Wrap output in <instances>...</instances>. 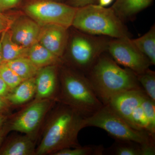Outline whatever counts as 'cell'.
<instances>
[{"label": "cell", "mask_w": 155, "mask_h": 155, "mask_svg": "<svg viewBox=\"0 0 155 155\" xmlns=\"http://www.w3.org/2000/svg\"><path fill=\"white\" fill-rule=\"evenodd\" d=\"M57 103L50 110L35 155H53L60 150L81 146L78 135L86 127V118L64 103Z\"/></svg>", "instance_id": "obj_1"}, {"label": "cell", "mask_w": 155, "mask_h": 155, "mask_svg": "<svg viewBox=\"0 0 155 155\" xmlns=\"http://www.w3.org/2000/svg\"><path fill=\"white\" fill-rule=\"evenodd\" d=\"M106 53L99 57L86 75L104 105L121 93L143 89L135 73L128 68L120 67Z\"/></svg>", "instance_id": "obj_2"}, {"label": "cell", "mask_w": 155, "mask_h": 155, "mask_svg": "<svg viewBox=\"0 0 155 155\" xmlns=\"http://www.w3.org/2000/svg\"><path fill=\"white\" fill-rule=\"evenodd\" d=\"M59 66L60 89L57 101L69 106L85 118L104 106L86 75L69 66Z\"/></svg>", "instance_id": "obj_3"}, {"label": "cell", "mask_w": 155, "mask_h": 155, "mask_svg": "<svg viewBox=\"0 0 155 155\" xmlns=\"http://www.w3.org/2000/svg\"><path fill=\"white\" fill-rule=\"evenodd\" d=\"M75 29L89 34L113 38L131 37L123 21L110 7L98 5L78 8L72 22Z\"/></svg>", "instance_id": "obj_4"}, {"label": "cell", "mask_w": 155, "mask_h": 155, "mask_svg": "<svg viewBox=\"0 0 155 155\" xmlns=\"http://www.w3.org/2000/svg\"><path fill=\"white\" fill-rule=\"evenodd\" d=\"M68 40L66 61L69 67L85 75L102 54L107 52L111 38L89 34L77 30ZM65 50V51H66Z\"/></svg>", "instance_id": "obj_5"}, {"label": "cell", "mask_w": 155, "mask_h": 155, "mask_svg": "<svg viewBox=\"0 0 155 155\" xmlns=\"http://www.w3.org/2000/svg\"><path fill=\"white\" fill-rule=\"evenodd\" d=\"M85 125L86 127L101 128L115 140H132L155 144V137L146 131L133 128L107 105H104L95 114L86 118Z\"/></svg>", "instance_id": "obj_6"}, {"label": "cell", "mask_w": 155, "mask_h": 155, "mask_svg": "<svg viewBox=\"0 0 155 155\" xmlns=\"http://www.w3.org/2000/svg\"><path fill=\"white\" fill-rule=\"evenodd\" d=\"M78 8L56 0H26L23 11L41 26L50 24L72 27Z\"/></svg>", "instance_id": "obj_7"}, {"label": "cell", "mask_w": 155, "mask_h": 155, "mask_svg": "<svg viewBox=\"0 0 155 155\" xmlns=\"http://www.w3.org/2000/svg\"><path fill=\"white\" fill-rule=\"evenodd\" d=\"M55 100H35L6 122L9 131L21 132L35 139L46 116L55 104Z\"/></svg>", "instance_id": "obj_8"}, {"label": "cell", "mask_w": 155, "mask_h": 155, "mask_svg": "<svg viewBox=\"0 0 155 155\" xmlns=\"http://www.w3.org/2000/svg\"><path fill=\"white\" fill-rule=\"evenodd\" d=\"M107 52L116 63L136 74L143 72L152 65L146 56L132 42L130 38H111Z\"/></svg>", "instance_id": "obj_9"}, {"label": "cell", "mask_w": 155, "mask_h": 155, "mask_svg": "<svg viewBox=\"0 0 155 155\" xmlns=\"http://www.w3.org/2000/svg\"><path fill=\"white\" fill-rule=\"evenodd\" d=\"M60 65H51L39 69L35 77L36 89L35 99H51L57 101L60 89Z\"/></svg>", "instance_id": "obj_10"}, {"label": "cell", "mask_w": 155, "mask_h": 155, "mask_svg": "<svg viewBox=\"0 0 155 155\" xmlns=\"http://www.w3.org/2000/svg\"><path fill=\"white\" fill-rule=\"evenodd\" d=\"M68 29L54 24L41 26L38 42L61 59L68 44Z\"/></svg>", "instance_id": "obj_11"}, {"label": "cell", "mask_w": 155, "mask_h": 155, "mask_svg": "<svg viewBox=\"0 0 155 155\" xmlns=\"http://www.w3.org/2000/svg\"><path fill=\"white\" fill-rule=\"evenodd\" d=\"M41 26L26 16L16 17L10 28L11 38L17 44L29 48L38 42Z\"/></svg>", "instance_id": "obj_12"}, {"label": "cell", "mask_w": 155, "mask_h": 155, "mask_svg": "<svg viewBox=\"0 0 155 155\" xmlns=\"http://www.w3.org/2000/svg\"><path fill=\"white\" fill-rule=\"evenodd\" d=\"M144 93L143 89L123 92L112 98L106 105L112 108L130 125L131 115L141 104Z\"/></svg>", "instance_id": "obj_13"}, {"label": "cell", "mask_w": 155, "mask_h": 155, "mask_svg": "<svg viewBox=\"0 0 155 155\" xmlns=\"http://www.w3.org/2000/svg\"><path fill=\"white\" fill-rule=\"evenodd\" d=\"M155 155V144H145L132 140H116L103 155Z\"/></svg>", "instance_id": "obj_14"}, {"label": "cell", "mask_w": 155, "mask_h": 155, "mask_svg": "<svg viewBox=\"0 0 155 155\" xmlns=\"http://www.w3.org/2000/svg\"><path fill=\"white\" fill-rule=\"evenodd\" d=\"M35 140L25 134L13 136L0 148V155H35Z\"/></svg>", "instance_id": "obj_15"}, {"label": "cell", "mask_w": 155, "mask_h": 155, "mask_svg": "<svg viewBox=\"0 0 155 155\" xmlns=\"http://www.w3.org/2000/svg\"><path fill=\"white\" fill-rule=\"evenodd\" d=\"M153 0H116L111 8L122 21L132 19L147 8Z\"/></svg>", "instance_id": "obj_16"}, {"label": "cell", "mask_w": 155, "mask_h": 155, "mask_svg": "<svg viewBox=\"0 0 155 155\" xmlns=\"http://www.w3.org/2000/svg\"><path fill=\"white\" fill-rule=\"evenodd\" d=\"M35 81L33 78L23 81L5 98L11 106L22 105L35 98Z\"/></svg>", "instance_id": "obj_17"}, {"label": "cell", "mask_w": 155, "mask_h": 155, "mask_svg": "<svg viewBox=\"0 0 155 155\" xmlns=\"http://www.w3.org/2000/svg\"><path fill=\"white\" fill-rule=\"evenodd\" d=\"M27 58L38 68L54 65H61L62 59L51 52L38 42L28 48Z\"/></svg>", "instance_id": "obj_18"}, {"label": "cell", "mask_w": 155, "mask_h": 155, "mask_svg": "<svg viewBox=\"0 0 155 155\" xmlns=\"http://www.w3.org/2000/svg\"><path fill=\"white\" fill-rule=\"evenodd\" d=\"M2 51L3 63L17 58L27 57L29 48L24 47L15 42L11 38L10 29L2 34Z\"/></svg>", "instance_id": "obj_19"}, {"label": "cell", "mask_w": 155, "mask_h": 155, "mask_svg": "<svg viewBox=\"0 0 155 155\" xmlns=\"http://www.w3.org/2000/svg\"><path fill=\"white\" fill-rule=\"evenodd\" d=\"M134 45L146 56L152 65L155 64V25H153L149 30L138 38L131 39Z\"/></svg>", "instance_id": "obj_20"}, {"label": "cell", "mask_w": 155, "mask_h": 155, "mask_svg": "<svg viewBox=\"0 0 155 155\" xmlns=\"http://www.w3.org/2000/svg\"><path fill=\"white\" fill-rule=\"evenodd\" d=\"M5 63L23 81L35 77L40 69L27 57L17 58Z\"/></svg>", "instance_id": "obj_21"}, {"label": "cell", "mask_w": 155, "mask_h": 155, "mask_svg": "<svg viewBox=\"0 0 155 155\" xmlns=\"http://www.w3.org/2000/svg\"><path fill=\"white\" fill-rule=\"evenodd\" d=\"M136 75L147 95L155 102V71L149 68L139 74H136Z\"/></svg>", "instance_id": "obj_22"}, {"label": "cell", "mask_w": 155, "mask_h": 155, "mask_svg": "<svg viewBox=\"0 0 155 155\" xmlns=\"http://www.w3.org/2000/svg\"><path fill=\"white\" fill-rule=\"evenodd\" d=\"M104 147L102 145L85 146L60 150L53 155H103Z\"/></svg>", "instance_id": "obj_23"}, {"label": "cell", "mask_w": 155, "mask_h": 155, "mask_svg": "<svg viewBox=\"0 0 155 155\" xmlns=\"http://www.w3.org/2000/svg\"><path fill=\"white\" fill-rule=\"evenodd\" d=\"M0 78L5 81L11 91L23 81L5 63H2L0 66Z\"/></svg>", "instance_id": "obj_24"}, {"label": "cell", "mask_w": 155, "mask_h": 155, "mask_svg": "<svg viewBox=\"0 0 155 155\" xmlns=\"http://www.w3.org/2000/svg\"><path fill=\"white\" fill-rule=\"evenodd\" d=\"M142 105L151 128L155 132V102L151 99L145 92Z\"/></svg>", "instance_id": "obj_25"}, {"label": "cell", "mask_w": 155, "mask_h": 155, "mask_svg": "<svg viewBox=\"0 0 155 155\" xmlns=\"http://www.w3.org/2000/svg\"><path fill=\"white\" fill-rule=\"evenodd\" d=\"M16 17L8 15L0 11V35L9 30Z\"/></svg>", "instance_id": "obj_26"}, {"label": "cell", "mask_w": 155, "mask_h": 155, "mask_svg": "<svg viewBox=\"0 0 155 155\" xmlns=\"http://www.w3.org/2000/svg\"><path fill=\"white\" fill-rule=\"evenodd\" d=\"M66 4L75 8H80L91 5H98V0H67Z\"/></svg>", "instance_id": "obj_27"}, {"label": "cell", "mask_w": 155, "mask_h": 155, "mask_svg": "<svg viewBox=\"0 0 155 155\" xmlns=\"http://www.w3.org/2000/svg\"><path fill=\"white\" fill-rule=\"evenodd\" d=\"M23 0H0V11L3 12L15 8L20 5Z\"/></svg>", "instance_id": "obj_28"}, {"label": "cell", "mask_w": 155, "mask_h": 155, "mask_svg": "<svg viewBox=\"0 0 155 155\" xmlns=\"http://www.w3.org/2000/svg\"><path fill=\"white\" fill-rule=\"evenodd\" d=\"M11 91L5 81L0 78V97H5Z\"/></svg>", "instance_id": "obj_29"}, {"label": "cell", "mask_w": 155, "mask_h": 155, "mask_svg": "<svg viewBox=\"0 0 155 155\" xmlns=\"http://www.w3.org/2000/svg\"><path fill=\"white\" fill-rule=\"evenodd\" d=\"M11 106L5 97H0V113L8 111Z\"/></svg>", "instance_id": "obj_30"}, {"label": "cell", "mask_w": 155, "mask_h": 155, "mask_svg": "<svg viewBox=\"0 0 155 155\" xmlns=\"http://www.w3.org/2000/svg\"><path fill=\"white\" fill-rule=\"evenodd\" d=\"M9 132H10V131L6 122L3 127L0 128V147L5 138V136Z\"/></svg>", "instance_id": "obj_31"}, {"label": "cell", "mask_w": 155, "mask_h": 155, "mask_svg": "<svg viewBox=\"0 0 155 155\" xmlns=\"http://www.w3.org/2000/svg\"><path fill=\"white\" fill-rule=\"evenodd\" d=\"M8 117L3 113H0V128L2 127L8 121Z\"/></svg>", "instance_id": "obj_32"}, {"label": "cell", "mask_w": 155, "mask_h": 155, "mask_svg": "<svg viewBox=\"0 0 155 155\" xmlns=\"http://www.w3.org/2000/svg\"><path fill=\"white\" fill-rule=\"evenodd\" d=\"M114 0H98V5L103 7H106L110 5Z\"/></svg>", "instance_id": "obj_33"}, {"label": "cell", "mask_w": 155, "mask_h": 155, "mask_svg": "<svg viewBox=\"0 0 155 155\" xmlns=\"http://www.w3.org/2000/svg\"><path fill=\"white\" fill-rule=\"evenodd\" d=\"M2 37L0 38V66L2 64V51H1V45H2Z\"/></svg>", "instance_id": "obj_34"}, {"label": "cell", "mask_w": 155, "mask_h": 155, "mask_svg": "<svg viewBox=\"0 0 155 155\" xmlns=\"http://www.w3.org/2000/svg\"><path fill=\"white\" fill-rule=\"evenodd\" d=\"M56 1H58V2H61L65 3L67 0H56Z\"/></svg>", "instance_id": "obj_35"}]
</instances>
